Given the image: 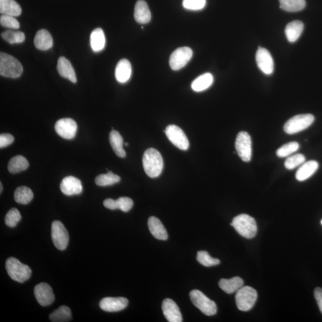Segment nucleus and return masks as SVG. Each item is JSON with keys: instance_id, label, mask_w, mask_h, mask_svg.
I'll use <instances>...</instances> for the list:
<instances>
[{"instance_id": "nucleus-15", "label": "nucleus", "mask_w": 322, "mask_h": 322, "mask_svg": "<svg viewBox=\"0 0 322 322\" xmlns=\"http://www.w3.org/2000/svg\"><path fill=\"white\" fill-rule=\"evenodd\" d=\"M164 316L169 322H182L183 318L178 305L170 298L164 299L162 304Z\"/></svg>"}, {"instance_id": "nucleus-27", "label": "nucleus", "mask_w": 322, "mask_h": 322, "mask_svg": "<svg viewBox=\"0 0 322 322\" xmlns=\"http://www.w3.org/2000/svg\"><path fill=\"white\" fill-rule=\"evenodd\" d=\"M0 13L15 17L21 15L22 9L15 0H0Z\"/></svg>"}, {"instance_id": "nucleus-22", "label": "nucleus", "mask_w": 322, "mask_h": 322, "mask_svg": "<svg viewBox=\"0 0 322 322\" xmlns=\"http://www.w3.org/2000/svg\"><path fill=\"white\" fill-rule=\"evenodd\" d=\"M35 47L40 50L46 51L53 47V40L49 32L41 30L37 32L34 38Z\"/></svg>"}, {"instance_id": "nucleus-5", "label": "nucleus", "mask_w": 322, "mask_h": 322, "mask_svg": "<svg viewBox=\"0 0 322 322\" xmlns=\"http://www.w3.org/2000/svg\"><path fill=\"white\" fill-rule=\"evenodd\" d=\"M190 298L193 305L200 310L202 313L207 315H213L217 313V307L215 302L208 298L207 296L195 289L190 292Z\"/></svg>"}, {"instance_id": "nucleus-47", "label": "nucleus", "mask_w": 322, "mask_h": 322, "mask_svg": "<svg viewBox=\"0 0 322 322\" xmlns=\"http://www.w3.org/2000/svg\"><path fill=\"white\" fill-rule=\"evenodd\" d=\"M125 146H128V143H126L125 144Z\"/></svg>"}, {"instance_id": "nucleus-21", "label": "nucleus", "mask_w": 322, "mask_h": 322, "mask_svg": "<svg viewBox=\"0 0 322 322\" xmlns=\"http://www.w3.org/2000/svg\"><path fill=\"white\" fill-rule=\"evenodd\" d=\"M134 19L138 23L146 24L151 20V13L146 2L138 0L135 6Z\"/></svg>"}, {"instance_id": "nucleus-16", "label": "nucleus", "mask_w": 322, "mask_h": 322, "mask_svg": "<svg viewBox=\"0 0 322 322\" xmlns=\"http://www.w3.org/2000/svg\"><path fill=\"white\" fill-rule=\"evenodd\" d=\"M128 300L124 297H106L100 302L99 306L102 310L108 312H117L124 310L127 307Z\"/></svg>"}, {"instance_id": "nucleus-39", "label": "nucleus", "mask_w": 322, "mask_h": 322, "mask_svg": "<svg viewBox=\"0 0 322 322\" xmlns=\"http://www.w3.org/2000/svg\"><path fill=\"white\" fill-rule=\"evenodd\" d=\"M305 161V157L303 154L298 153L294 155L289 156L285 160V166L288 170H292L304 164Z\"/></svg>"}, {"instance_id": "nucleus-10", "label": "nucleus", "mask_w": 322, "mask_h": 322, "mask_svg": "<svg viewBox=\"0 0 322 322\" xmlns=\"http://www.w3.org/2000/svg\"><path fill=\"white\" fill-rule=\"evenodd\" d=\"M193 56V51L188 47L177 48L170 57V66L173 70H179L188 63Z\"/></svg>"}, {"instance_id": "nucleus-32", "label": "nucleus", "mask_w": 322, "mask_h": 322, "mask_svg": "<svg viewBox=\"0 0 322 322\" xmlns=\"http://www.w3.org/2000/svg\"><path fill=\"white\" fill-rule=\"evenodd\" d=\"M15 200L18 204H28L34 198L33 192L27 186L19 187L15 192Z\"/></svg>"}, {"instance_id": "nucleus-42", "label": "nucleus", "mask_w": 322, "mask_h": 322, "mask_svg": "<svg viewBox=\"0 0 322 322\" xmlns=\"http://www.w3.org/2000/svg\"><path fill=\"white\" fill-rule=\"evenodd\" d=\"M117 202L118 209H120L122 211L125 212L130 211L133 206V200L128 197H121L118 198Z\"/></svg>"}, {"instance_id": "nucleus-33", "label": "nucleus", "mask_w": 322, "mask_h": 322, "mask_svg": "<svg viewBox=\"0 0 322 322\" xmlns=\"http://www.w3.org/2000/svg\"><path fill=\"white\" fill-rule=\"evenodd\" d=\"M280 8L289 12H297L303 10L306 6L305 0H279Z\"/></svg>"}, {"instance_id": "nucleus-1", "label": "nucleus", "mask_w": 322, "mask_h": 322, "mask_svg": "<svg viewBox=\"0 0 322 322\" xmlns=\"http://www.w3.org/2000/svg\"><path fill=\"white\" fill-rule=\"evenodd\" d=\"M143 166L145 173L151 178H156L162 173L164 162L160 153L154 148L145 151L143 156Z\"/></svg>"}, {"instance_id": "nucleus-38", "label": "nucleus", "mask_w": 322, "mask_h": 322, "mask_svg": "<svg viewBox=\"0 0 322 322\" xmlns=\"http://www.w3.org/2000/svg\"><path fill=\"white\" fill-rule=\"evenodd\" d=\"M22 216L18 209L12 208L5 217V223L10 227H15L21 220Z\"/></svg>"}, {"instance_id": "nucleus-8", "label": "nucleus", "mask_w": 322, "mask_h": 322, "mask_svg": "<svg viewBox=\"0 0 322 322\" xmlns=\"http://www.w3.org/2000/svg\"><path fill=\"white\" fill-rule=\"evenodd\" d=\"M235 147L241 159L250 162L252 157V141L249 133L241 131L237 134Z\"/></svg>"}, {"instance_id": "nucleus-37", "label": "nucleus", "mask_w": 322, "mask_h": 322, "mask_svg": "<svg viewBox=\"0 0 322 322\" xmlns=\"http://www.w3.org/2000/svg\"><path fill=\"white\" fill-rule=\"evenodd\" d=\"M299 147V144L297 142L292 141V142L286 143L279 148L276 151V154L279 157H287L297 151Z\"/></svg>"}, {"instance_id": "nucleus-24", "label": "nucleus", "mask_w": 322, "mask_h": 322, "mask_svg": "<svg viewBox=\"0 0 322 322\" xmlns=\"http://www.w3.org/2000/svg\"><path fill=\"white\" fill-rule=\"evenodd\" d=\"M304 30V24L299 21L290 22L286 25L285 34L290 43H294L301 36Z\"/></svg>"}, {"instance_id": "nucleus-41", "label": "nucleus", "mask_w": 322, "mask_h": 322, "mask_svg": "<svg viewBox=\"0 0 322 322\" xmlns=\"http://www.w3.org/2000/svg\"><path fill=\"white\" fill-rule=\"evenodd\" d=\"M0 24L3 27L17 30L20 27L17 19L14 16L3 15L0 17Z\"/></svg>"}, {"instance_id": "nucleus-31", "label": "nucleus", "mask_w": 322, "mask_h": 322, "mask_svg": "<svg viewBox=\"0 0 322 322\" xmlns=\"http://www.w3.org/2000/svg\"><path fill=\"white\" fill-rule=\"evenodd\" d=\"M50 320L53 322H66L72 319L70 309L66 305L61 306L49 315Z\"/></svg>"}, {"instance_id": "nucleus-30", "label": "nucleus", "mask_w": 322, "mask_h": 322, "mask_svg": "<svg viewBox=\"0 0 322 322\" xmlns=\"http://www.w3.org/2000/svg\"><path fill=\"white\" fill-rule=\"evenodd\" d=\"M29 167V163L25 157L22 155L13 157L8 164V170L10 173L16 174L23 172Z\"/></svg>"}, {"instance_id": "nucleus-13", "label": "nucleus", "mask_w": 322, "mask_h": 322, "mask_svg": "<svg viewBox=\"0 0 322 322\" xmlns=\"http://www.w3.org/2000/svg\"><path fill=\"white\" fill-rule=\"evenodd\" d=\"M256 58L259 69L266 75H271L274 70V62L269 51L265 48L259 47Z\"/></svg>"}, {"instance_id": "nucleus-3", "label": "nucleus", "mask_w": 322, "mask_h": 322, "mask_svg": "<svg viewBox=\"0 0 322 322\" xmlns=\"http://www.w3.org/2000/svg\"><path fill=\"white\" fill-rule=\"evenodd\" d=\"M23 72V66L18 59L10 54L0 53V75L8 78H16Z\"/></svg>"}, {"instance_id": "nucleus-35", "label": "nucleus", "mask_w": 322, "mask_h": 322, "mask_svg": "<svg viewBox=\"0 0 322 322\" xmlns=\"http://www.w3.org/2000/svg\"><path fill=\"white\" fill-rule=\"evenodd\" d=\"M1 36L11 44L22 43L25 40V35L21 31H6L2 33Z\"/></svg>"}, {"instance_id": "nucleus-43", "label": "nucleus", "mask_w": 322, "mask_h": 322, "mask_svg": "<svg viewBox=\"0 0 322 322\" xmlns=\"http://www.w3.org/2000/svg\"><path fill=\"white\" fill-rule=\"evenodd\" d=\"M14 137L11 134L4 133L0 135V147L4 148L14 142Z\"/></svg>"}, {"instance_id": "nucleus-19", "label": "nucleus", "mask_w": 322, "mask_h": 322, "mask_svg": "<svg viewBox=\"0 0 322 322\" xmlns=\"http://www.w3.org/2000/svg\"><path fill=\"white\" fill-rule=\"evenodd\" d=\"M148 227L151 234L157 239L166 240L168 239L169 235L165 227L158 218L155 217H150L148 220Z\"/></svg>"}, {"instance_id": "nucleus-36", "label": "nucleus", "mask_w": 322, "mask_h": 322, "mask_svg": "<svg viewBox=\"0 0 322 322\" xmlns=\"http://www.w3.org/2000/svg\"><path fill=\"white\" fill-rule=\"evenodd\" d=\"M199 263L205 267H211L218 265L220 263V261L215 258H212L209 255L207 251H200L197 253L196 257Z\"/></svg>"}, {"instance_id": "nucleus-6", "label": "nucleus", "mask_w": 322, "mask_h": 322, "mask_svg": "<svg viewBox=\"0 0 322 322\" xmlns=\"http://www.w3.org/2000/svg\"><path fill=\"white\" fill-rule=\"evenodd\" d=\"M258 296L256 289L251 286H243L236 292V303L240 311H247L255 305Z\"/></svg>"}, {"instance_id": "nucleus-48", "label": "nucleus", "mask_w": 322, "mask_h": 322, "mask_svg": "<svg viewBox=\"0 0 322 322\" xmlns=\"http://www.w3.org/2000/svg\"><path fill=\"white\" fill-rule=\"evenodd\" d=\"M321 225H322V220L321 221Z\"/></svg>"}, {"instance_id": "nucleus-23", "label": "nucleus", "mask_w": 322, "mask_h": 322, "mask_svg": "<svg viewBox=\"0 0 322 322\" xmlns=\"http://www.w3.org/2000/svg\"><path fill=\"white\" fill-rule=\"evenodd\" d=\"M318 168V164L315 160H309L302 164L297 173L296 179L299 182L304 181L313 176Z\"/></svg>"}, {"instance_id": "nucleus-28", "label": "nucleus", "mask_w": 322, "mask_h": 322, "mask_svg": "<svg viewBox=\"0 0 322 322\" xmlns=\"http://www.w3.org/2000/svg\"><path fill=\"white\" fill-rule=\"evenodd\" d=\"M214 82V77L210 73H205L196 78L192 83L193 91L201 92L208 89Z\"/></svg>"}, {"instance_id": "nucleus-26", "label": "nucleus", "mask_w": 322, "mask_h": 322, "mask_svg": "<svg viewBox=\"0 0 322 322\" xmlns=\"http://www.w3.org/2000/svg\"><path fill=\"white\" fill-rule=\"evenodd\" d=\"M106 39L104 31L101 28L95 29L90 35V45L93 51L99 52L104 50Z\"/></svg>"}, {"instance_id": "nucleus-9", "label": "nucleus", "mask_w": 322, "mask_h": 322, "mask_svg": "<svg viewBox=\"0 0 322 322\" xmlns=\"http://www.w3.org/2000/svg\"><path fill=\"white\" fill-rule=\"evenodd\" d=\"M51 238L58 250L63 251L68 246L69 236L68 232L62 222L54 221L51 225Z\"/></svg>"}, {"instance_id": "nucleus-4", "label": "nucleus", "mask_w": 322, "mask_h": 322, "mask_svg": "<svg viewBox=\"0 0 322 322\" xmlns=\"http://www.w3.org/2000/svg\"><path fill=\"white\" fill-rule=\"evenodd\" d=\"M6 268L9 276L15 281L23 283L31 278L32 270L30 267L16 258L11 257L6 261Z\"/></svg>"}, {"instance_id": "nucleus-45", "label": "nucleus", "mask_w": 322, "mask_h": 322, "mask_svg": "<svg viewBox=\"0 0 322 322\" xmlns=\"http://www.w3.org/2000/svg\"><path fill=\"white\" fill-rule=\"evenodd\" d=\"M104 205L106 208L111 209V210H115L118 209L117 200H114V199L111 198L105 199Z\"/></svg>"}, {"instance_id": "nucleus-34", "label": "nucleus", "mask_w": 322, "mask_h": 322, "mask_svg": "<svg viewBox=\"0 0 322 322\" xmlns=\"http://www.w3.org/2000/svg\"><path fill=\"white\" fill-rule=\"evenodd\" d=\"M120 177L115 175L112 172H108L106 174H102L96 177L95 183L99 186H111L120 182Z\"/></svg>"}, {"instance_id": "nucleus-25", "label": "nucleus", "mask_w": 322, "mask_h": 322, "mask_svg": "<svg viewBox=\"0 0 322 322\" xmlns=\"http://www.w3.org/2000/svg\"><path fill=\"white\" fill-rule=\"evenodd\" d=\"M244 283L243 280L236 276L230 279H221L219 281L218 285L223 291L231 294L243 287Z\"/></svg>"}, {"instance_id": "nucleus-11", "label": "nucleus", "mask_w": 322, "mask_h": 322, "mask_svg": "<svg viewBox=\"0 0 322 322\" xmlns=\"http://www.w3.org/2000/svg\"><path fill=\"white\" fill-rule=\"evenodd\" d=\"M164 131L165 132L171 142L179 149L182 150H187L189 149L188 138L181 128L175 125H170Z\"/></svg>"}, {"instance_id": "nucleus-18", "label": "nucleus", "mask_w": 322, "mask_h": 322, "mask_svg": "<svg viewBox=\"0 0 322 322\" xmlns=\"http://www.w3.org/2000/svg\"><path fill=\"white\" fill-rule=\"evenodd\" d=\"M57 70L61 76L68 79L73 83H76V76L73 67L66 58L60 57L58 59Z\"/></svg>"}, {"instance_id": "nucleus-7", "label": "nucleus", "mask_w": 322, "mask_h": 322, "mask_svg": "<svg viewBox=\"0 0 322 322\" xmlns=\"http://www.w3.org/2000/svg\"><path fill=\"white\" fill-rule=\"evenodd\" d=\"M314 117L311 114H301L290 118L283 127L285 133L294 134L307 129L313 123Z\"/></svg>"}, {"instance_id": "nucleus-29", "label": "nucleus", "mask_w": 322, "mask_h": 322, "mask_svg": "<svg viewBox=\"0 0 322 322\" xmlns=\"http://www.w3.org/2000/svg\"><path fill=\"white\" fill-rule=\"evenodd\" d=\"M109 141L113 150L118 156L124 157L126 155L123 148V138L119 132L116 130L111 131L109 134Z\"/></svg>"}, {"instance_id": "nucleus-14", "label": "nucleus", "mask_w": 322, "mask_h": 322, "mask_svg": "<svg viewBox=\"0 0 322 322\" xmlns=\"http://www.w3.org/2000/svg\"><path fill=\"white\" fill-rule=\"evenodd\" d=\"M34 294L38 303L44 307L52 304L55 298L52 288L46 283H41L35 286Z\"/></svg>"}, {"instance_id": "nucleus-44", "label": "nucleus", "mask_w": 322, "mask_h": 322, "mask_svg": "<svg viewBox=\"0 0 322 322\" xmlns=\"http://www.w3.org/2000/svg\"><path fill=\"white\" fill-rule=\"evenodd\" d=\"M314 297L316 299L317 303L322 313V289L316 288L314 292Z\"/></svg>"}, {"instance_id": "nucleus-17", "label": "nucleus", "mask_w": 322, "mask_h": 322, "mask_svg": "<svg viewBox=\"0 0 322 322\" xmlns=\"http://www.w3.org/2000/svg\"><path fill=\"white\" fill-rule=\"evenodd\" d=\"M60 188L63 194L67 196L79 195L83 191L82 182L73 176L64 178L60 183Z\"/></svg>"}, {"instance_id": "nucleus-40", "label": "nucleus", "mask_w": 322, "mask_h": 322, "mask_svg": "<svg viewBox=\"0 0 322 322\" xmlns=\"http://www.w3.org/2000/svg\"><path fill=\"white\" fill-rule=\"evenodd\" d=\"M206 5V0H183V6L189 11H201Z\"/></svg>"}, {"instance_id": "nucleus-2", "label": "nucleus", "mask_w": 322, "mask_h": 322, "mask_svg": "<svg viewBox=\"0 0 322 322\" xmlns=\"http://www.w3.org/2000/svg\"><path fill=\"white\" fill-rule=\"evenodd\" d=\"M231 225L237 232L247 239H252L256 236L257 226L255 219L249 215L243 214L233 218Z\"/></svg>"}, {"instance_id": "nucleus-12", "label": "nucleus", "mask_w": 322, "mask_h": 322, "mask_svg": "<svg viewBox=\"0 0 322 322\" xmlns=\"http://www.w3.org/2000/svg\"><path fill=\"white\" fill-rule=\"evenodd\" d=\"M54 128L60 137L69 140L75 136L77 124L71 118H62L56 122Z\"/></svg>"}, {"instance_id": "nucleus-46", "label": "nucleus", "mask_w": 322, "mask_h": 322, "mask_svg": "<svg viewBox=\"0 0 322 322\" xmlns=\"http://www.w3.org/2000/svg\"><path fill=\"white\" fill-rule=\"evenodd\" d=\"M0 188H1V189H0V192H1V193H2V191H3V185H2V183H0Z\"/></svg>"}, {"instance_id": "nucleus-20", "label": "nucleus", "mask_w": 322, "mask_h": 322, "mask_svg": "<svg viewBox=\"0 0 322 322\" xmlns=\"http://www.w3.org/2000/svg\"><path fill=\"white\" fill-rule=\"evenodd\" d=\"M131 63L127 59L119 61L115 69V78L118 82L121 84L128 82L131 78Z\"/></svg>"}]
</instances>
